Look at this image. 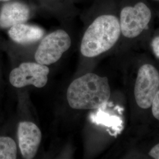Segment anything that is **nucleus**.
I'll use <instances>...</instances> for the list:
<instances>
[{"label": "nucleus", "mask_w": 159, "mask_h": 159, "mask_svg": "<svg viewBox=\"0 0 159 159\" xmlns=\"http://www.w3.org/2000/svg\"><path fill=\"white\" fill-rule=\"evenodd\" d=\"M110 96L108 79L92 73L74 80L67 91L69 106L76 110L98 108L108 101Z\"/></svg>", "instance_id": "f257e3e1"}, {"label": "nucleus", "mask_w": 159, "mask_h": 159, "mask_svg": "<svg viewBox=\"0 0 159 159\" xmlns=\"http://www.w3.org/2000/svg\"><path fill=\"white\" fill-rule=\"evenodd\" d=\"M152 17L150 8L144 2H138L133 6L124 7L119 18L121 33L126 38H136L148 27Z\"/></svg>", "instance_id": "20e7f679"}, {"label": "nucleus", "mask_w": 159, "mask_h": 159, "mask_svg": "<svg viewBox=\"0 0 159 159\" xmlns=\"http://www.w3.org/2000/svg\"><path fill=\"white\" fill-rule=\"evenodd\" d=\"M8 35L14 43L21 45H28L41 40L45 35V31L39 26L20 23L8 29Z\"/></svg>", "instance_id": "1a4fd4ad"}, {"label": "nucleus", "mask_w": 159, "mask_h": 159, "mask_svg": "<svg viewBox=\"0 0 159 159\" xmlns=\"http://www.w3.org/2000/svg\"><path fill=\"white\" fill-rule=\"evenodd\" d=\"M71 46V39L67 31L56 30L47 34L40 40L35 52L36 62L49 66L57 62Z\"/></svg>", "instance_id": "7ed1b4c3"}, {"label": "nucleus", "mask_w": 159, "mask_h": 159, "mask_svg": "<svg viewBox=\"0 0 159 159\" xmlns=\"http://www.w3.org/2000/svg\"><path fill=\"white\" fill-rule=\"evenodd\" d=\"M49 73L47 66L37 62H24L12 70L9 80L11 84L16 88L30 85L42 88L48 82Z\"/></svg>", "instance_id": "423d86ee"}, {"label": "nucleus", "mask_w": 159, "mask_h": 159, "mask_svg": "<svg viewBox=\"0 0 159 159\" xmlns=\"http://www.w3.org/2000/svg\"><path fill=\"white\" fill-rule=\"evenodd\" d=\"M152 113L156 119L159 120V90L156 94L152 104Z\"/></svg>", "instance_id": "9b49d317"}, {"label": "nucleus", "mask_w": 159, "mask_h": 159, "mask_svg": "<svg viewBox=\"0 0 159 159\" xmlns=\"http://www.w3.org/2000/svg\"><path fill=\"white\" fill-rule=\"evenodd\" d=\"M19 148L24 159H33L41 141V132L34 123L25 121L19 123L17 130Z\"/></svg>", "instance_id": "0eeeda50"}, {"label": "nucleus", "mask_w": 159, "mask_h": 159, "mask_svg": "<svg viewBox=\"0 0 159 159\" xmlns=\"http://www.w3.org/2000/svg\"><path fill=\"white\" fill-rule=\"evenodd\" d=\"M149 155L153 159H159V143L150 150Z\"/></svg>", "instance_id": "ddd939ff"}, {"label": "nucleus", "mask_w": 159, "mask_h": 159, "mask_svg": "<svg viewBox=\"0 0 159 159\" xmlns=\"http://www.w3.org/2000/svg\"><path fill=\"white\" fill-rule=\"evenodd\" d=\"M151 45L154 54L156 57L159 58V36L154 39Z\"/></svg>", "instance_id": "f8f14e48"}, {"label": "nucleus", "mask_w": 159, "mask_h": 159, "mask_svg": "<svg viewBox=\"0 0 159 159\" xmlns=\"http://www.w3.org/2000/svg\"><path fill=\"white\" fill-rule=\"evenodd\" d=\"M31 14L30 7L24 1L12 0L4 2L0 8V29H9L18 24L27 23Z\"/></svg>", "instance_id": "6e6552de"}, {"label": "nucleus", "mask_w": 159, "mask_h": 159, "mask_svg": "<svg viewBox=\"0 0 159 159\" xmlns=\"http://www.w3.org/2000/svg\"><path fill=\"white\" fill-rule=\"evenodd\" d=\"M159 89V71L151 64L143 65L138 71L134 86L137 105L143 109L150 108Z\"/></svg>", "instance_id": "39448f33"}, {"label": "nucleus", "mask_w": 159, "mask_h": 159, "mask_svg": "<svg viewBox=\"0 0 159 159\" xmlns=\"http://www.w3.org/2000/svg\"><path fill=\"white\" fill-rule=\"evenodd\" d=\"M120 34L119 18L112 14H101L85 30L81 42V53L88 58L97 57L110 50Z\"/></svg>", "instance_id": "f03ea898"}, {"label": "nucleus", "mask_w": 159, "mask_h": 159, "mask_svg": "<svg viewBox=\"0 0 159 159\" xmlns=\"http://www.w3.org/2000/svg\"><path fill=\"white\" fill-rule=\"evenodd\" d=\"M46 1H60V0H46Z\"/></svg>", "instance_id": "2eb2a0df"}, {"label": "nucleus", "mask_w": 159, "mask_h": 159, "mask_svg": "<svg viewBox=\"0 0 159 159\" xmlns=\"http://www.w3.org/2000/svg\"><path fill=\"white\" fill-rule=\"evenodd\" d=\"M12 0H0V2H8Z\"/></svg>", "instance_id": "4468645a"}, {"label": "nucleus", "mask_w": 159, "mask_h": 159, "mask_svg": "<svg viewBox=\"0 0 159 159\" xmlns=\"http://www.w3.org/2000/svg\"><path fill=\"white\" fill-rule=\"evenodd\" d=\"M16 143L11 137L0 136V159L17 158Z\"/></svg>", "instance_id": "9d476101"}]
</instances>
